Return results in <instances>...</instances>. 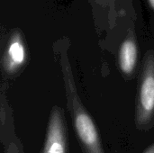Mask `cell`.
I'll return each mask as SVG.
<instances>
[{
	"mask_svg": "<svg viewBox=\"0 0 154 153\" xmlns=\"http://www.w3.org/2000/svg\"><path fill=\"white\" fill-rule=\"evenodd\" d=\"M60 63L68 109L82 151L83 153H105L95 122L79 96L72 69L65 50L60 53Z\"/></svg>",
	"mask_w": 154,
	"mask_h": 153,
	"instance_id": "6da1fadb",
	"label": "cell"
},
{
	"mask_svg": "<svg viewBox=\"0 0 154 153\" xmlns=\"http://www.w3.org/2000/svg\"><path fill=\"white\" fill-rule=\"evenodd\" d=\"M135 124L140 131H148L154 124V50L146 52L142 68L136 97Z\"/></svg>",
	"mask_w": 154,
	"mask_h": 153,
	"instance_id": "7a4b0ae2",
	"label": "cell"
},
{
	"mask_svg": "<svg viewBox=\"0 0 154 153\" xmlns=\"http://www.w3.org/2000/svg\"><path fill=\"white\" fill-rule=\"evenodd\" d=\"M28 62V50L23 33L14 30L9 34L1 60L3 73L7 78L18 76Z\"/></svg>",
	"mask_w": 154,
	"mask_h": 153,
	"instance_id": "3957f363",
	"label": "cell"
},
{
	"mask_svg": "<svg viewBox=\"0 0 154 153\" xmlns=\"http://www.w3.org/2000/svg\"><path fill=\"white\" fill-rule=\"evenodd\" d=\"M69 136L64 111L60 106H53L46 129L42 153H68Z\"/></svg>",
	"mask_w": 154,
	"mask_h": 153,
	"instance_id": "277c9868",
	"label": "cell"
},
{
	"mask_svg": "<svg viewBox=\"0 0 154 153\" xmlns=\"http://www.w3.org/2000/svg\"><path fill=\"white\" fill-rule=\"evenodd\" d=\"M138 60V46L134 33L129 32L120 45L118 51V65L122 74L131 78L135 72Z\"/></svg>",
	"mask_w": 154,
	"mask_h": 153,
	"instance_id": "5b68a950",
	"label": "cell"
},
{
	"mask_svg": "<svg viewBox=\"0 0 154 153\" xmlns=\"http://www.w3.org/2000/svg\"><path fill=\"white\" fill-rule=\"evenodd\" d=\"M5 153H23V147L18 139H14L5 147Z\"/></svg>",
	"mask_w": 154,
	"mask_h": 153,
	"instance_id": "8992f818",
	"label": "cell"
},
{
	"mask_svg": "<svg viewBox=\"0 0 154 153\" xmlns=\"http://www.w3.org/2000/svg\"><path fill=\"white\" fill-rule=\"evenodd\" d=\"M143 153H154V143L152 144L151 146H149L148 148H146Z\"/></svg>",
	"mask_w": 154,
	"mask_h": 153,
	"instance_id": "52a82bcc",
	"label": "cell"
},
{
	"mask_svg": "<svg viewBox=\"0 0 154 153\" xmlns=\"http://www.w3.org/2000/svg\"><path fill=\"white\" fill-rule=\"evenodd\" d=\"M148 2H149V4H150L151 7L152 8V10L154 11V0H148Z\"/></svg>",
	"mask_w": 154,
	"mask_h": 153,
	"instance_id": "ba28073f",
	"label": "cell"
},
{
	"mask_svg": "<svg viewBox=\"0 0 154 153\" xmlns=\"http://www.w3.org/2000/svg\"><path fill=\"white\" fill-rule=\"evenodd\" d=\"M94 2H96V3H101V1L102 0H93Z\"/></svg>",
	"mask_w": 154,
	"mask_h": 153,
	"instance_id": "9c48e42d",
	"label": "cell"
}]
</instances>
